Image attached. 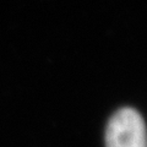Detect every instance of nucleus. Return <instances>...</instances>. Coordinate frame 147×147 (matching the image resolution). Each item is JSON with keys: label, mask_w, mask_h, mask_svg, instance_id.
Here are the masks:
<instances>
[{"label": "nucleus", "mask_w": 147, "mask_h": 147, "mask_svg": "<svg viewBox=\"0 0 147 147\" xmlns=\"http://www.w3.org/2000/svg\"><path fill=\"white\" fill-rule=\"evenodd\" d=\"M107 147H146L144 119L136 110L123 108L110 118L105 132Z\"/></svg>", "instance_id": "obj_1"}]
</instances>
